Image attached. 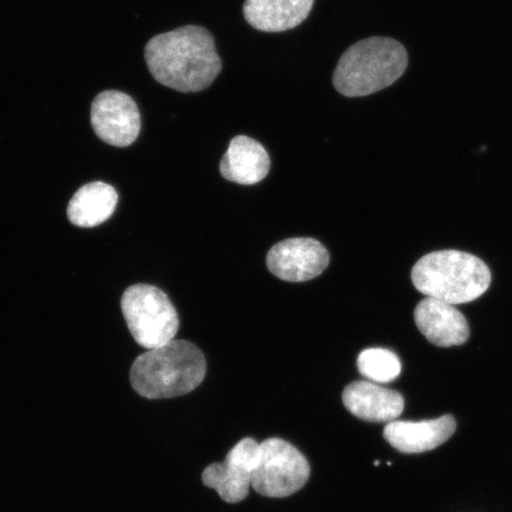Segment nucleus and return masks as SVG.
<instances>
[{
    "label": "nucleus",
    "instance_id": "nucleus-1",
    "mask_svg": "<svg viewBox=\"0 0 512 512\" xmlns=\"http://www.w3.org/2000/svg\"><path fill=\"white\" fill-rule=\"evenodd\" d=\"M145 61L153 79L182 93L204 91L222 69L213 36L197 25L151 38L146 44Z\"/></svg>",
    "mask_w": 512,
    "mask_h": 512
},
{
    "label": "nucleus",
    "instance_id": "nucleus-2",
    "mask_svg": "<svg viewBox=\"0 0 512 512\" xmlns=\"http://www.w3.org/2000/svg\"><path fill=\"white\" fill-rule=\"evenodd\" d=\"M206 374V357L195 344L171 341L140 355L133 362L130 380L143 398L172 399L192 392Z\"/></svg>",
    "mask_w": 512,
    "mask_h": 512
},
{
    "label": "nucleus",
    "instance_id": "nucleus-3",
    "mask_svg": "<svg viewBox=\"0 0 512 512\" xmlns=\"http://www.w3.org/2000/svg\"><path fill=\"white\" fill-rule=\"evenodd\" d=\"M407 67V50L400 42L388 37L366 38L342 55L334 86L347 98H362L392 86Z\"/></svg>",
    "mask_w": 512,
    "mask_h": 512
},
{
    "label": "nucleus",
    "instance_id": "nucleus-4",
    "mask_svg": "<svg viewBox=\"0 0 512 512\" xmlns=\"http://www.w3.org/2000/svg\"><path fill=\"white\" fill-rule=\"evenodd\" d=\"M412 281L416 290L426 297L458 305L482 297L491 284V272L475 255L439 251L416 262Z\"/></svg>",
    "mask_w": 512,
    "mask_h": 512
},
{
    "label": "nucleus",
    "instance_id": "nucleus-5",
    "mask_svg": "<svg viewBox=\"0 0 512 512\" xmlns=\"http://www.w3.org/2000/svg\"><path fill=\"white\" fill-rule=\"evenodd\" d=\"M128 330L147 350L174 341L179 329L175 306L158 287L138 284L128 287L121 298Z\"/></svg>",
    "mask_w": 512,
    "mask_h": 512
},
{
    "label": "nucleus",
    "instance_id": "nucleus-6",
    "mask_svg": "<svg viewBox=\"0 0 512 512\" xmlns=\"http://www.w3.org/2000/svg\"><path fill=\"white\" fill-rule=\"evenodd\" d=\"M311 467L304 454L288 441L270 438L259 444L252 486L261 496L284 498L302 490Z\"/></svg>",
    "mask_w": 512,
    "mask_h": 512
},
{
    "label": "nucleus",
    "instance_id": "nucleus-7",
    "mask_svg": "<svg viewBox=\"0 0 512 512\" xmlns=\"http://www.w3.org/2000/svg\"><path fill=\"white\" fill-rule=\"evenodd\" d=\"M93 130L102 142L127 147L136 142L142 118L130 95L106 91L96 96L91 114Z\"/></svg>",
    "mask_w": 512,
    "mask_h": 512
},
{
    "label": "nucleus",
    "instance_id": "nucleus-8",
    "mask_svg": "<svg viewBox=\"0 0 512 512\" xmlns=\"http://www.w3.org/2000/svg\"><path fill=\"white\" fill-rule=\"evenodd\" d=\"M330 254L322 243L310 238L288 239L277 243L267 254V267L275 277L303 283L322 274Z\"/></svg>",
    "mask_w": 512,
    "mask_h": 512
},
{
    "label": "nucleus",
    "instance_id": "nucleus-9",
    "mask_svg": "<svg viewBox=\"0 0 512 512\" xmlns=\"http://www.w3.org/2000/svg\"><path fill=\"white\" fill-rule=\"evenodd\" d=\"M259 444L245 438L236 444L221 464H211L203 471L202 480L228 503H240L249 494Z\"/></svg>",
    "mask_w": 512,
    "mask_h": 512
},
{
    "label": "nucleus",
    "instance_id": "nucleus-10",
    "mask_svg": "<svg viewBox=\"0 0 512 512\" xmlns=\"http://www.w3.org/2000/svg\"><path fill=\"white\" fill-rule=\"evenodd\" d=\"M415 324L428 341L440 348L463 345L470 337V326L456 306L426 297L416 305Z\"/></svg>",
    "mask_w": 512,
    "mask_h": 512
},
{
    "label": "nucleus",
    "instance_id": "nucleus-11",
    "mask_svg": "<svg viewBox=\"0 0 512 512\" xmlns=\"http://www.w3.org/2000/svg\"><path fill=\"white\" fill-rule=\"evenodd\" d=\"M452 415L419 422L392 421L384 428V439L401 453L414 454L432 451L446 443L456 432Z\"/></svg>",
    "mask_w": 512,
    "mask_h": 512
},
{
    "label": "nucleus",
    "instance_id": "nucleus-12",
    "mask_svg": "<svg viewBox=\"0 0 512 512\" xmlns=\"http://www.w3.org/2000/svg\"><path fill=\"white\" fill-rule=\"evenodd\" d=\"M343 403L356 418L369 422H392L405 408L403 396L369 381H355L343 392Z\"/></svg>",
    "mask_w": 512,
    "mask_h": 512
},
{
    "label": "nucleus",
    "instance_id": "nucleus-13",
    "mask_svg": "<svg viewBox=\"0 0 512 512\" xmlns=\"http://www.w3.org/2000/svg\"><path fill=\"white\" fill-rule=\"evenodd\" d=\"M271 158L264 146L247 136L235 137L220 164L227 181L253 185L265 179L270 172Z\"/></svg>",
    "mask_w": 512,
    "mask_h": 512
},
{
    "label": "nucleus",
    "instance_id": "nucleus-14",
    "mask_svg": "<svg viewBox=\"0 0 512 512\" xmlns=\"http://www.w3.org/2000/svg\"><path fill=\"white\" fill-rule=\"evenodd\" d=\"M313 4L315 0H246L243 15L256 30L283 32L299 27Z\"/></svg>",
    "mask_w": 512,
    "mask_h": 512
},
{
    "label": "nucleus",
    "instance_id": "nucleus-15",
    "mask_svg": "<svg viewBox=\"0 0 512 512\" xmlns=\"http://www.w3.org/2000/svg\"><path fill=\"white\" fill-rule=\"evenodd\" d=\"M117 204L118 192L112 185L104 182L88 183L76 191L70 200L68 219L76 227H98L110 219Z\"/></svg>",
    "mask_w": 512,
    "mask_h": 512
},
{
    "label": "nucleus",
    "instance_id": "nucleus-16",
    "mask_svg": "<svg viewBox=\"0 0 512 512\" xmlns=\"http://www.w3.org/2000/svg\"><path fill=\"white\" fill-rule=\"evenodd\" d=\"M357 367L362 376L376 383L392 382L401 374V362L395 352L371 348L358 356Z\"/></svg>",
    "mask_w": 512,
    "mask_h": 512
}]
</instances>
